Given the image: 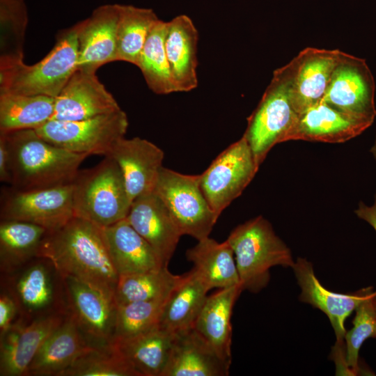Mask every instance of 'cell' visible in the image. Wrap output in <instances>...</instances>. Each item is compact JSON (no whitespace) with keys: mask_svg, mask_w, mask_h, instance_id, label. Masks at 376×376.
I'll return each mask as SVG.
<instances>
[{"mask_svg":"<svg viewBox=\"0 0 376 376\" xmlns=\"http://www.w3.org/2000/svg\"><path fill=\"white\" fill-rule=\"evenodd\" d=\"M54 107L47 95L0 93V134L37 130L52 119Z\"/></svg>","mask_w":376,"mask_h":376,"instance_id":"cell-31","label":"cell"},{"mask_svg":"<svg viewBox=\"0 0 376 376\" xmlns=\"http://www.w3.org/2000/svg\"><path fill=\"white\" fill-rule=\"evenodd\" d=\"M127 127V114L120 109L84 120H50L36 131L45 140L68 151L105 157L125 137Z\"/></svg>","mask_w":376,"mask_h":376,"instance_id":"cell-8","label":"cell"},{"mask_svg":"<svg viewBox=\"0 0 376 376\" xmlns=\"http://www.w3.org/2000/svg\"><path fill=\"white\" fill-rule=\"evenodd\" d=\"M60 376H139L112 344L93 346Z\"/></svg>","mask_w":376,"mask_h":376,"instance_id":"cell-36","label":"cell"},{"mask_svg":"<svg viewBox=\"0 0 376 376\" xmlns=\"http://www.w3.org/2000/svg\"><path fill=\"white\" fill-rule=\"evenodd\" d=\"M3 135L10 153L11 187L19 190L48 188L72 183L88 157L58 147L36 130Z\"/></svg>","mask_w":376,"mask_h":376,"instance_id":"cell-2","label":"cell"},{"mask_svg":"<svg viewBox=\"0 0 376 376\" xmlns=\"http://www.w3.org/2000/svg\"><path fill=\"white\" fill-rule=\"evenodd\" d=\"M230 366L191 328L175 334L162 376H226Z\"/></svg>","mask_w":376,"mask_h":376,"instance_id":"cell-24","label":"cell"},{"mask_svg":"<svg viewBox=\"0 0 376 376\" xmlns=\"http://www.w3.org/2000/svg\"><path fill=\"white\" fill-rule=\"evenodd\" d=\"M96 72L77 69L55 97L52 120H79L120 109Z\"/></svg>","mask_w":376,"mask_h":376,"instance_id":"cell-18","label":"cell"},{"mask_svg":"<svg viewBox=\"0 0 376 376\" xmlns=\"http://www.w3.org/2000/svg\"><path fill=\"white\" fill-rule=\"evenodd\" d=\"M167 298L117 306L114 338L132 336L159 326Z\"/></svg>","mask_w":376,"mask_h":376,"instance_id":"cell-37","label":"cell"},{"mask_svg":"<svg viewBox=\"0 0 376 376\" xmlns=\"http://www.w3.org/2000/svg\"><path fill=\"white\" fill-rule=\"evenodd\" d=\"M370 125L336 110L322 100L298 116L285 141L343 143L359 135Z\"/></svg>","mask_w":376,"mask_h":376,"instance_id":"cell-21","label":"cell"},{"mask_svg":"<svg viewBox=\"0 0 376 376\" xmlns=\"http://www.w3.org/2000/svg\"><path fill=\"white\" fill-rule=\"evenodd\" d=\"M79 22L61 31L40 61L0 64V93L56 97L77 69Z\"/></svg>","mask_w":376,"mask_h":376,"instance_id":"cell-3","label":"cell"},{"mask_svg":"<svg viewBox=\"0 0 376 376\" xmlns=\"http://www.w3.org/2000/svg\"><path fill=\"white\" fill-rule=\"evenodd\" d=\"M1 289L13 298L19 316L27 322L68 313L63 278L47 258L37 256L13 272L1 274Z\"/></svg>","mask_w":376,"mask_h":376,"instance_id":"cell-6","label":"cell"},{"mask_svg":"<svg viewBox=\"0 0 376 376\" xmlns=\"http://www.w3.org/2000/svg\"><path fill=\"white\" fill-rule=\"evenodd\" d=\"M182 235L198 241L210 237L219 217L210 207L200 175H186L162 167L154 189Z\"/></svg>","mask_w":376,"mask_h":376,"instance_id":"cell-7","label":"cell"},{"mask_svg":"<svg viewBox=\"0 0 376 376\" xmlns=\"http://www.w3.org/2000/svg\"><path fill=\"white\" fill-rule=\"evenodd\" d=\"M0 180L10 184V153L4 136L0 134Z\"/></svg>","mask_w":376,"mask_h":376,"instance_id":"cell-40","label":"cell"},{"mask_svg":"<svg viewBox=\"0 0 376 376\" xmlns=\"http://www.w3.org/2000/svg\"><path fill=\"white\" fill-rule=\"evenodd\" d=\"M74 217L72 183L32 190L4 189L1 220H18L55 230Z\"/></svg>","mask_w":376,"mask_h":376,"instance_id":"cell-10","label":"cell"},{"mask_svg":"<svg viewBox=\"0 0 376 376\" xmlns=\"http://www.w3.org/2000/svg\"><path fill=\"white\" fill-rule=\"evenodd\" d=\"M292 269L301 290L299 299L327 315L340 345L346 333V319L373 292L372 288L353 295L336 293L322 286L315 275L312 264L306 259L298 258Z\"/></svg>","mask_w":376,"mask_h":376,"instance_id":"cell-20","label":"cell"},{"mask_svg":"<svg viewBox=\"0 0 376 376\" xmlns=\"http://www.w3.org/2000/svg\"><path fill=\"white\" fill-rule=\"evenodd\" d=\"M208 291L194 269L183 274L164 304L159 326L173 334L193 328Z\"/></svg>","mask_w":376,"mask_h":376,"instance_id":"cell-29","label":"cell"},{"mask_svg":"<svg viewBox=\"0 0 376 376\" xmlns=\"http://www.w3.org/2000/svg\"><path fill=\"white\" fill-rule=\"evenodd\" d=\"M355 214L358 217L368 223L376 232V193L373 205L368 206L361 201L355 210Z\"/></svg>","mask_w":376,"mask_h":376,"instance_id":"cell-41","label":"cell"},{"mask_svg":"<svg viewBox=\"0 0 376 376\" xmlns=\"http://www.w3.org/2000/svg\"><path fill=\"white\" fill-rule=\"evenodd\" d=\"M19 317L13 298L5 290L0 291V334L6 331Z\"/></svg>","mask_w":376,"mask_h":376,"instance_id":"cell-39","label":"cell"},{"mask_svg":"<svg viewBox=\"0 0 376 376\" xmlns=\"http://www.w3.org/2000/svg\"><path fill=\"white\" fill-rule=\"evenodd\" d=\"M47 230L43 227L18 220H1L0 272L16 270L37 257Z\"/></svg>","mask_w":376,"mask_h":376,"instance_id":"cell-30","label":"cell"},{"mask_svg":"<svg viewBox=\"0 0 376 376\" xmlns=\"http://www.w3.org/2000/svg\"><path fill=\"white\" fill-rule=\"evenodd\" d=\"M298 116L292 107L284 84L273 73L258 105L248 118L243 135L259 166L273 146L285 141Z\"/></svg>","mask_w":376,"mask_h":376,"instance_id":"cell-13","label":"cell"},{"mask_svg":"<svg viewBox=\"0 0 376 376\" xmlns=\"http://www.w3.org/2000/svg\"><path fill=\"white\" fill-rule=\"evenodd\" d=\"M120 4H104L79 22L77 69L96 72L116 61Z\"/></svg>","mask_w":376,"mask_h":376,"instance_id":"cell-17","label":"cell"},{"mask_svg":"<svg viewBox=\"0 0 376 376\" xmlns=\"http://www.w3.org/2000/svg\"><path fill=\"white\" fill-rule=\"evenodd\" d=\"M370 151L372 153L373 156L374 157L375 159L376 160V139Z\"/></svg>","mask_w":376,"mask_h":376,"instance_id":"cell-42","label":"cell"},{"mask_svg":"<svg viewBox=\"0 0 376 376\" xmlns=\"http://www.w3.org/2000/svg\"><path fill=\"white\" fill-rule=\"evenodd\" d=\"M37 256L49 259L63 277H75L113 297L119 275L102 227L73 217L61 228L47 232Z\"/></svg>","mask_w":376,"mask_h":376,"instance_id":"cell-1","label":"cell"},{"mask_svg":"<svg viewBox=\"0 0 376 376\" xmlns=\"http://www.w3.org/2000/svg\"><path fill=\"white\" fill-rule=\"evenodd\" d=\"M107 156L119 166L132 202L154 191L163 167L164 152L158 146L140 137H123L113 146Z\"/></svg>","mask_w":376,"mask_h":376,"instance_id":"cell-16","label":"cell"},{"mask_svg":"<svg viewBox=\"0 0 376 376\" xmlns=\"http://www.w3.org/2000/svg\"><path fill=\"white\" fill-rule=\"evenodd\" d=\"M27 24L24 0H0V64L24 61Z\"/></svg>","mask_w":376,"mask_h":376,"instance_id":"cell-35","label":"cell"},{"mask_svg":"<svg viewBox=\"0 0 376 376\" xmlns=\"http://www.w3.org/2000/svg\"><path fill=\"white\" fill-rule=\"evenodd\" d=\"M158 19L151 8L120 4L116 61L136 66L149 33Z\"/></svg>","mask_w":376,"mask_h":376,"instance_id":"cell-33","label":"cell"},{"mask_svg":"<svg viewBox=\"0 0 376 376\" xmlns=\"http://www.w3.org/2000/svg\"><path fill=\"white\" fill-rule=\"evenodd\" d=\"M63 278L68 313L86 339L94 346L111 344L117 309L114 297L75 277Z\"/></svg>","mask_w":376,"mask_h":376,"instance_id":"cell-14","label":"cell"},{"mask_svg":"<svg viewBox=\"0 0 376 376\" xmlns=\"http://www.w3.org/2000/svg\"><path fill=\"white\" fill-rule=\"evenodd\" d=\"M241 285L219 289L207 296L193 328L218 356L230 366L232 361L231 317Z\"/></svg>","mask_w":376,"mask_h":376,"instance_id":"cell-25","label":"cell"},{"mask_svg":"<svg viewBox=\"0 0 376 376\" xmlns=\"http://www.w3.org/2000/svg\"><path fill=\"white\" fill-rule=\"evenodd\" d=\"M102 228L111 258L119 276L165 267L152 246L126 219Z\"/></svg>","mask_w":376,"mask_h":376,"instance_id":"cell-26","label":"cell"},{"mask_svg":"<svg viewBox=\"0 0 376 376\" xmlns=\"http://www.w3.org/2000/svg\"><path fill=\"white\" fill-rule=\"evenodd\" d=\"M93 346L68 313L36 354L26 376H60Z\"/></svg>","mask_w":376,"mask_h":376,"instance_id":"cell-23","label":"cell"},{"mask_svg":"<svg viewBox=\"0 0 376 376\" xmlns=\"http://www.w3.org/2000/svg\"><path fill=\"white\" fill-rule=\"evenodd\" d=\"M68 313H53L30 322L19 317L0 334V376H26L36 354Z\"/></svg>","mask_w":376,"mask_h":376,"instance_id":"cell-15","label":"cell"},{"mask_svg":"<svg viewBox=\"0 0 376 376\" xmlns=\"http://www.w3.org/2000/svg\"><path fill=\"white\" fill-rule=\"evenodd\" d=\"M374 306H375V310H376V299H375V300H374Z\"/></svg>","mask_w":376,"mask_h":376,"instance_id":"cell-43","label":"cell"},{"mask_svg":"<svg viewBox=\"0 0 376 376\" xmlns=\"http://www.w3.org/2000/svg\"><path fill=\"white\" fill-rule=\"evenodd\" d=\"M376 291L372 292L356 308L352 321L353 328L345 333L346 341L345 363L350 373L359 370V352L363 342L368 338H376V310L374 300Z\"/></svg>","mask_w":376,"mask_h":376,"instance_id":"cell-38","label":"cell"},{"mask_svg":"<svg viewBox=\"0 0 376 376\" xmlns=\"http://www.w3.org/2000/svg\"><path fill=\"white\" fill-rule=\"evenodd\" d=\"M125 219L168 266L182 235L159 197L153 191L135 198Z\"/></svg>","mask_w":376,"mask_h":376,"instance_id":"cell-19","label":"cell"},{"mask_svg":"<svg viewBox=\"0 0 376 376\" xmlns=\"http://www.w3.org/2000/svg\"><path fill=\"white\" fill-rule=\"evenodd\" d=\"M375 84L366 60L339 50L322 100L336 110L372 125Z\"/></svg>","mask_w":376,"mask_h":376,"instance_id":"cell-9","label":"cell"},{"mask_svg":"<svg viewBox=\"0 0 376 376\" xmlns=\"http://www.w3.org/2000/svg\"><path fill=\"white\" fill-rule=\"evenodd\" d=\"M339 49L306 47L274 71L284 84L294 111L300 115L322 100Z\"/></svg>","mask_w":376,"mask_h":376,"instance_id":"cell-12","label":"cell"},{"mask_svg":"<svg viewBox=\"0 0 376 376\" xmlns=\"http://www.w3.org/2000/svg\"><path fill=\"white\" fill-rule=\"evenodd\" d=\"M198 30L187 15L166 22L165 49L174 92H188L198 85Z\"/></svg>","mask_w":376,"mask_h":376,"instance_id":"cell-22","label":"cell"},{"mask_svg":"<svg viewBox=\"0 0 376 376\" xmlns=\"http://www.w3.org/2000/svg\"><path fill=\"white\" fill-rule=\"evenodd\" d=\"M72 183L74 217L102 228L125 219L132 201L121 171L110 157L95 166L79 171Z\"/></svg>","mask_w":376,"mask_h":376,"instance_id":"cell-5","label":"cell"},{"mask_svg":"<svg viewBox=\"0 0 376 376\" xmlns=\"http://www.w3.org/2000/svg\"><path fill=\"white\" fill-rule=\"evenodd\" d=\"M226 240L233 251L242 290L258 292L268 284L271 267L295 265L289 248L262 216L237 226Z\"/></svg>","mask_w":376,"mask_h":376,"instance_id":"cell-4","label":"cell"},{"mask_svg":"<svg viewBox=\"0 0 376 376\" xmlns=\"http://www.w3.org/2000/svg\"><path fill=\"white\" fill-rule=\"evenodd\" d=\"M187 259L209 290L241 285L235 256L228 242L207 237L186 251Z\"/></svg>","mask_w":376,"mask_h":376,"instance_id":"cell-28","label":"cell"},{"mask_svg":"<svg viewBox=\"0 0 376 376\" xmlns=\"http://www.w3.org/2000/svg\"><path fill=\"white\" fill-rule=\"evenodd\" d=\"M258 168L243 136L220 153L200 175L202 191L218 217L242 194Z\"/></svg>","mask_w":376,"mask_h":376,"instance_id":"cell-11","label":"cell"},{"mask_svg":"<svg viewBox=\"0 0 376 376\" xmlns=\"http://www.w3.org/2000/svg\"><path fill=\"white\" fill-rule=\"evenodd\" d=\"M168 266L140 273L120 275L113 297L117 306L127 303L166 299L182 278Z\"/></svg>","mask_w":376,"mask_h":376,"instance_id":"cell-32","label":"cell"},{"mask_svg":"<svg viewBox=\"0 0 376 376\" xmlns=\"http://www.w3.org/2000/svg\"><path fill=\"white\" fill-rule=\"evenodd\" d=\"M174 337L175 334L159 325L132 336L114 338L111 343L139 376H162Z\"/></svg>","mask_w":376,"mask_h":376,"instance_id":"cell-27","label":"cell"},{"mask_svg":"<svg viewBox=\"0 0 376 376\" xmlns=\"http://www.w3.org/2000/svg\"><path fill=\"white\" fill-rule=\"evenodd\" d=\"M166 22L159 19L149 33L136 66L148 88L158 95L174 92L165 49Z\"/></svg>","mask_w":376,"mask_h":376,"instance_id":"cell-34","label":"cell"}]
</instances>
